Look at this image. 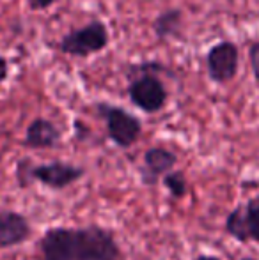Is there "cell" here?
Listing matches in <instances>:
<instances>
[{
	"label": "cell",
	"instance_id": "3957f363",
	"mask_svg": "<svg viewBox=\"0 0 259 260\" xmlns=\"http://www.w3.org/2000/svg\"><path fill=\"white\" fill-rule=\"evenodd\" d=\"M21 167L25 168V174H18L21 186H25L28 182V179H32V181L41 182V184L48 186V188L63 189L66 186L73 184L75 181H78L83 174L82 168L73 167L69 163H63V161L38 165V167H32V168L25 167V163H21Z\"/></svg>",
	"mask_w": 259,
	"mask_h": 260
},
{
	"label": "cell",
	"instance_id": "9a60e30c",
	"mask_svg": "<svg viewBox=\"0 0 259 260\" xmlns=\"http://www.w3.org/2000/svg\"><path fill=\"white\" fill-rule=\"evenodd\" d=\"M7 69H9V68H7V60L2 57V55H0V83L7 78Z\"/></svg>",
	"mask_w": 259,
	"mask_h": 260
},
{
	"label": "cell",
	"instance_id": "5bb4252c",
	"mask_svg": "<svg viewBox=\"0 0 259 260\" xmlns=\"http://www.w3.org/2000/svg\"><path fill=\"white\" fill-rule=\"evenodd\" d=\"M28 6H31V9H46V7L53 6V4L57 2V0H27Z\"/></svg>",
	"mask_w": 259,
	"mask_h": 260
},
{
	"label": "cell",
	"instance_id": "9c48e42d",
	"mask_svg": "<svg viewBox=\"0 0 259 260\" xmlns=\"http://www.w3.org/2000/svg\"><path fill=\"white\" fill-rule=\"evenodd\" d=\"M61 140V133L55 124L46 119H36L27 127L25 145L31 149H50L55 147Z\"/></svg>",
	"mask_w": 259,
	"mask_h": 260
},
{
	"label": "cell",
	"instance_id": "2e32d148",
	"mask_svg": "<svg viewBox=\"0 0 259 260\" xmlns=\"http://www.w3.org/2000/svg\"><path fill=\"white\" fill-rule=\"evenodd\" d=\"M197 260H218V258H215V257H199Z\"/></svg>",
	"mask_w": 259,
	"mask_h": 260
},
{
	"label": "cell",
	"instance_id": "7a4b0ae2",
	"mask_svg": "<svg viewBox=\"0 0 259 260\" xmlns=\"http://www.w3.org/2000/svg\"><path fill=\"white\" fill-rule=\"evenodd\" d=\"M108 45V30L101 21H91L89 25L69 32L61 41L59 48L63 53L75 57H87L91 53L101 52Z\"/></svg>",
	"mask_w": 259,
	"mask_h": 260
},
{
	"label": "cell",
	"instance_id": "e0dca14e",
	"mask_svg": "<svg viewBox=\"0 0 259 260\" xmlns=\"http://www.w3.org/2000/svg\"><path fill=\"white\" fill-rule=\"evenodd\" d=\"M243 260H256V258H243Z\"/></svg>",
	"mask_w": 259,
	"mask_h": 260
},
{
	"label": "cell",
	"instance_id": "277c9868",
	"mask_svg": "<svg viewBox=\"0 0 259 260\" xmlns=\"http://www.w3.org/2000/svg\"><path fill=\"white\" fill-rule=\"evenodd\" d=\"M103 112L105 119H107V129L108 137L119 145V147H130L135 144L140 135V122L125 112L123 108H116V106H100Z\"/></svg>",
	"mask_w": 259,
	"mask_h": 260
},
{
	"label": "cell",
	"instance_id": "8992f818",
	"mask_svg": "<svg viewBox=\"0 0 259 260\" xmlns=\"http://www.w3.org/2000/svg\"><path fill=\"white\" fill-rule=\"evenodd\" d=\"M208 71L215 82H227L238 69V48L235 43L224 41L215 45L208 53Z\"/></svg>",
	"mask_w": 259,
	"mask_h": 260
},
{
	"label": "cell",
	"instance_id": "6da1fadb",
	"mask_svg": "<svg viewBox=\"0 0 259 260\" xmlns=\"http://www.w3.org/2000/svg\"><path fill=\"white\" fill-rule=\"evenodd\" d=\"M43 260H118L119 246L98 226L50 229L39 241Z\"/></svg>",
	"mask_w": 259,
	"mask_h": 260
},
{
	"label": "cell",
	"instance_id": "52a82bcc",
	"mask_svg": "<svg viewBox=\"0 0 259 260\" xmlns=\"http://www.w3.org/2000/svg\"><path fill=\"white\" fill-rule=\"evenodd\" d=\"M225 226H227V232L236 239H254L259 243V199L250 200L243 209L233 211Z\"/></svg>",
	"mask_w": 259,
	"mask_h": 260
},
{
	"label": "cell",
	"instance_id": "4fadbf2b",
	"mask_svg": "<svg viewBox=\"0 0 259 260\" xmlns=\"http://www.w3.org/2000/svg\"><path fill=\"white\" fill-rule=\"evenodd\" d=\"M250 66H252V71H254V76H256V82L259 83V43H254L250 46Z\"/></svg>",
	"mask_w": 259,
	"mask_h": 260
},
{
	"label": "cell",
	"instance_id": "8fae6325",
	"mask_svg": "<svg viewBox=\"0 0 259 260\" xmlns=\"http://www.w3.org/2000/svg\"><path fill=\"white\" fill-rule=\"evenodd\" d=\"M181 21V13L180 11H167V13H162L155 21V32L160 39H165L169 36H172L174 32L178 30Z\"/></svg>",
	"mask_w": 259,
	"mask_h": 260
},
{
	"label": "cell",
	"instance_id": "5b68a950",
	"mask_svg": "<svg viewBox=\"0 0 259 260\" xmlns=\"http://www.w3.org/2000/svg\"><path fill=\"white\" fill-rule=\"evenodd\" d=\"M130 98L135 105L144 112H158L167 100L165 87L162 85L158 78L148 75L135 80L130 85Z\"/></svg>",
	"mask_w": 259,
	"mask_h": 260
},
{
	"label": "cell",
	"instance_id": "ba28073f",
	"mask_svg": "<svg viewBox=\"0 0 259 260\" xmlns=\"http://www.w3.org/2000/svg\"><path fill=\"white\" fill-rule=\"evenodd\" d=\"M31 225L23 214L9 209L0 211V250L25 243L31 237Z\"/></svg>",
	"mask_w": 259,
	"mask_h": 260
},
{
	"label": "cell",
	"instance_id": "30bf717a",
	"mask_svg": "<svg viewBox=\"0 0 259 260\" xmlns=\"http://www.w3.org/2000/svg\"><path fill=\"white\" fill-rule=\"evenodd\" d=\"M176 163V156L172 154L167 149H149L144 156V165H146V172H144V182L148 184H155L158 181V177L165 172H169L170 168Z\"/></svg>",
	"mask_w": 259,
	"mask_h": 260
},
{
	"label": "cell",
	"instance_id": "7c38bea8",
	"mask_svg": "<svg viewBox=\"0 0 259 260\" xmlns=\"http://www.w3.org/2000/svg\"><path fill=\"white\" fill-rule=\"evenodd\" d=\"M165 186L170 189L174 197H183L185 191H187V181H185V175L181 172H174V174L165 175L163 179Z\"/></svg>",
	"mask_w": 259,
	"mask_h": 260
}]
</instances>
